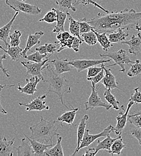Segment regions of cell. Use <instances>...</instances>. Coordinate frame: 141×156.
I'll use <instances>...</instances> for the list:
<instances>
[{
    "mask_svg": "<svg viewBox=\"0 0 141 156\" xmlns=\"http://www.w3.org/2000/svg\"><path fill=\"white\" fill-rule=\"evenodd\" d=\"M141 20V12L125 9L120 12L98 13L88 22L98 33H111L120 28L129 30L135 27Z\"/></svg>",
    "mask_w": 141,
    "mask_h": 156,
    "instance_id": "cell-1",
    "label": "cell"
},
{
    "mask_svg": "<svg viewBox=\"0 0 141 156\" xmlns=\"http://www.w3.org/2000/svg\"><path fill=\"white\" fill-rule=\"evenodd\" d=\"M44 69L45 71L43 72V75L44 74L46 76L44 78V82H48L49 84V87L46 94H48L50 93L57 94L59 97L62 105L69 109L64 103L63 100L65 93H70L72 92V88L69 80L62 74L57 73L49 64H48Z\"/></svg>",
    "mask_w": 141,
    "mask_h": 156,
    "instance_id": "cell-2",
    "label": "cell"
},
{
    "mask_svg": "<svg viewBox=\"0 0 141 156\" xmlns=\"http://www.w3.org/2000/svg\"><path fill=\"white\" fill-rule=\"evenodd\" d=\"M57 121H48L41 116V121L30 127L31 138L41 143L52 144L54 136H59L57 132L59 129Z\"/></svg>",
    "mask_w": 141,
    "mask_h": 156,
    "instance_id": "cell-3",
    "label": "cell"
},
{
    "mask_svg": "<svg viewBox=\"0 0 141 156\" xmlns=\"http://www.w3.org/2000/svg\"><path fill=\"white\" fill-rule=\"evenodd\" d=\"M101 58H109L111 59H112L115 63L112 65L108 66L107 68L115 66H119L121 67V69L120 70V72H125V66L127 64H133L135 62V61H132L129 56L127 55L126 51L124 49H120L117 52H114L112 53H109V54H100Z\"/></svg>",
    "mask_w": 141,
    "mask_h": 156,
    "instance_id": "cell-4",
    "label": "cell"
},
{
    "mask_svg": "<svg viewBox=\"0 0 141 156\" xmlns=\"http://www.w3.org/2000/svg\"><path fill=\"white\" fill-rule=\"evenodd\" d=\"M5 3L16 12H22L28 15H38L42 12L36 5L27 4L19 0H5Z\"/></svg>",
    "mask_w": 141,
    "mask_h": 156,
    "instance_id": "cell-5",
    "label": "cell"
},
{
    "mask_svg": "<svg viewBox=\"0 0 141 156\" xmlns=\"http://www.w3.org/2000/svg\"><path fill=\"white\" fill-rule=\"evenodd\" d=\"M49 57H47L45 59L41 62H25L21 61V64L26 69V73L25 76L28 75H32L33 76H37L41 80L44 81V77L43 75V70L45 69V67L48 65L49 62Z\"/></svg>",
    "mask_w": 141,
    "mask_h": 156,
    "instance_id": "cell-6",
    "label": "cell"
},
{
    "mask_svg": "<svg viewBox=\"0 0 141 156\" xmlns=\"http://www.w3.org/2000/svg\"><path fill=\"white\" fill-rule=\"evenodd\" d=\"M114 126H112V125H109L100 133L96 134V135H90V130L88 129H86L82 140L81 142V145L78 148V149L77 150V151H76L74 156H75L82 148L89 147L97 139L101 137H106L108 135H110L112 132H114Z\"/></svg>",
    "mask_w": 141,
    "mask_h": 156,
    "instance_id": "cell-7",
    "label": "cell"
},
{
    "mask_svg": "<svg viewBox=\"0 0 141 156\" xmlns=\"http://www.w3.org/2000/svg\"><path fill=\"white\" fill-rule=\"evenodd\" d=\"M91 89H92V91H91V95L88 98V101L85 103V110L88 111V110L93 109L97 107H103L105 108L107 111L109 110L112 108V106L109 103L103 102L101 100V98L99 97L97 91L96 90V85L93 82H92Z\"/></svg>",
    "mask_w": 141,
    "mask_h": 156,
    "instance_id": "cell-8",
    "label": "cell"
},
{
    "mask_svg": "<svg viewBox=\"0 0 141 156\" xmlns=\"http://www.w3.org/2000/svg\"><path fill=\"white\" fill-rule=\"evenodd\" d=\"M111 59H76V60H71L69 61V63L70 65L72 66L75 67L78 72H81L83 70L88 69V68L96 66L98 65H101L102 64H104L106 62H109L111 61Z\"/></svg>",
    "mask_w": 141,
    "mask_h": 156,
    "instance_id": "cell-9",
    "label": "cell"
},
{
    "mask_svg": "<svg viewBox=\"0 0 141 156\" xmlns=\"http://www.w3.org/2000/svg\"><path fill=\"white\" fill-rule=\"evenodd\" d=\"M134 104L135 103L133 101H129V103H128L127 107L126 108H124V105L121 106V108L124 111V112H120L119 115L116 118L117 122L115 127H114V132L116 135H121L122 134L126 126L127 121H128V115H129V111Z\"/></svg>",
    "mask_w": 141,
    "mask_h": 156,
    "instance_id": "cell-10",
    "label": "cell"
},
{
    "mask_svg": "<svg viewBox=\"0 0 141 156\" xmlns=\"http://www.w3.org/2000/svg\"><path fill=\"white\" fill-rule=\"evenodd\" d=\"M47 94H44L42 96L37 97L33 101L29 103H19V105L22 106L26 107V111H41L43 110H49V107L46 105V101H44V99L47 97Z\"/></svg>",
    "mask_w": 141,
    "mask_h": 156,
    "instance_id": "cell-11",
    "label": "cell"
},
{
    "mask_svg": "<svg viewBox=\"0 0 141 156\" xmlns=\"http://www.w3.org/2000/svg\"><path fill=\"white\" fill-rule=\"evenodd\" d=\"M75 36H72L70 32L63 31L58 33L57 36V39L58 41H55V43L59 45V48L57 49V52H60L65 49H71L73 40Z\"/></svg>",
    "mask_w": 141,
    "mask_h": 156,
    "instance_id": "cell-12",
    "label": "cell"
},
{
    "mask_svg": "<svg viewBox=\"0 0 141 156\" xmlns=\"http://www.w3.org/2000/svg\"><path fill=\"white\" fill-rule=\"evenodd\" d=\"M41 80V79L37 76H33V77L26 79V85L23 87L20 86V83H18L17 89L23 94L26 95H34L37 90V85Z\"/></svg>",
    "mask_w": 141,
    "mask_h": 156,
    "instance_id": "cell-13",
    "label": "cell"
},
{
    "mask_svg": "<svg viewBox=\"0 0 141 156\" xmlns=\"http://www.w3.org/2000/svg\"><path fill=\"white\" fill-rule=\"evenodd\" d=\"M121 44H125L129 46L128 51L130 54L137 55L141 51V33L137 35H133L129 40H124Z\"/></svg>",
    "mask_w": 141,
    "mask_h": 156,
    "instance_id": "cell-14",
    "label": "cell"
},
{
    "mask_svg": "<svg viewBox=\"0 0 141 156\" xmlns=\"http://www.w3.org/2000/svg\"><path fill=\"white\" fill-rule=\"evenodd\" d=\"M101 65L104 70V76L101 80V83L104 86L106 89H110L111 90L112 89H119L115 77L111 72V69L106 67L104 64H102Z\"/></svg>",
    "mask_w": 141,
    "mask_h": 156,
    "instance_id": "cell-15",
    "label": "cell"
},
{
    "mask_svg": "<svg viewBox=\"0 0 141 156\" xmlns=\"http://www.w3.org/2000/svg\"><path fill=\"white\" fill-rule=\"evenodd\" d=\"M49 62H52L55 67V72L58 74H62L65 72H69L72 70L71 65L69 63L67 58H57L49 60Z\"/></svg>",
    "mask_w": 141,
    "mask_h": 156,
    "instance_id": "cell-16",
    "label": "cell"
},
{
    "mask_svg": "<svg viewBox=\"0 0 141 156\" xmlns=\"http://www.w3.org/2000/svg\"><path fill=\"white\" fill-rule=\"evenodd\" d=\"M44 33L43 31H37L34 34H30L28 35L26 44L25 46V48L24 49H23L22 55L23 58H25L26 56V53L28 51H30L33 46L37 44H39L41 43L40 39L41 36L44 35Z\"/></svg>",
    "mask_w": 141,
    "mask_h": 156,
    "instance_id": "cell-17",
    "label": "cell"
},
{
    "mask_svg": "<svg viewBox=\"0 0 141 156\" xmlns=\"http://www.w3.org/2000/svg\"><path fill=\"white\" fill-rule=\"evenodd\" d=\"M24 136L26 137L28 141L30 142L33 151L35 153L36 156H44L45 151L51 147H53L52 144H44V143H41L36 140L32 139L31 137L27 136L26 135L24 134Z\"/></svg>",
    "mask_w": 141,
    "mask_h": 156,
    "instance_id": "cell-18",
    "label": "cell"
},
{
    "mask_svg": "<svg viewBox=\"0 0 141 156\" xmlns=\"http://www.w3.org/2000/svg\"><path fill=\"white\" fill-rule=\"evenodd\" d=\"M19 14V12H16V13L15 14L13 17L12 18V20H10L6 25L0 28V40L2 41L4 43L6 47L9 45L7 40L9 38V35H10L11 29L13 25V23Z\"/></svg>",
    "mask_w": 141,
    "mask_h": 156,
    "instance_id": "cell-19",
    "label": "cell"
},
{
    "mask_svg": "<svg viewBox=\"0 0 141 156\" xmlns=\"http://www.w3.org/2000/svg\"><path fill=\"white\" fill-rule=\"evenodd\" d=\"M15 141V138L9 141L5 137L4 138H1L0 137V156H12L13 155V145Z\"/></svg>",
    "mask_w": 141,
    "mask_h": 156,
    "instance_id": "cell-20",
    "label": "cell"
},
{
    "mask_svg": "<svg viewBox=\"0 0 141 156\" xmlns=\"http://www.w3.org/2000/svg\"><path fill=\"white\" fill-rule=\"evenodd\" d=\"M121 136V135H119L117 137L112 138L110 136V135H108L103 140H99L97 141V144L95 147L96 153H97L101 150H104L106 151L107 152H108L109 153H111V147H112L113 143L117 139H118L119 137H120Z\"/></svg>",
    "mask_w": 141,
    "mask_h": 156,
    "instance_id": "cell-21",
    "label": "cell"
},
{
    "mask_svg": "<svg viewBox=\"0 0 141 156\" xmlns=\"http://www.w3.org/2000/svg\"><path fill=\"white\" fill-rule=\"evenodd\" d=\"M54 10L56 12L57 14V25H55V28L52 30V33H60L63 32L65 31L64 29V24L65 20L67 18V12L62 11L60 10L56 9L55 8H53Z\"/></svg>",
    "mask_w": 141,
    "mask_h": 156,
    "instance_id": "cell-22",
    "label": "cell"
},
{
    "mask_svg": "<svg viewBox=\"0 0 141 156\" xmlns=\"http://www.w3.org/2000/svg\"><path fill=\"white\" fill-rule=\"evenodd\" d=\"M79 108H75L71 109L69 111L65 112L62 114L60 117L57 118V121L60 122L61 126H63L62 122H65L70 125H73L74 120L76 115V113L78 111Z\"/></svg>",
    "mask_w": 141,
    "mask_h": 156,
    "instance_id": "cell-23",
    "label": "cell"
},
{
    "mask_svg": "<svg viewBox=\"0 0 141 156\" xmlns=\"http://www.w3.org/2000/svg\"><path fill=\"white\" fill-rule=\"evenodd\" d=\"M7 49H4L2 46H0V49L4 51L5 53L7 54L12 61H18L21 57H22V52L23 49L18 46H12L9 44L7 46Z\"/></svg>",
    "mask_w": 141,
    "mask_h": 156,
    "instance_id": "cell-24",
    "label": "cell"
},
{
    "mask_svg": "<svg viewBox=\"0 0 141 156\" xmlns=\"http://www.w3.org/2000/svg\"><path fill=\"white\" fill-rule=\"evenodd\" d=\"M89 119V116L88 115H85L83 118H82L80 123L78 127V132H77V147L76 150L74 151V153L72 154V156H74L76 151L79 147L81 145V142L82 140L83 137L84 135L85 130H86V121Z\"/></svg>",
    "mask_w": 141,
    "mask_h": 156,
    "instance_id": "cell-25",
    "label": "cell"
},
{
    "mask_svg": "<svg viewBox=\"0 0 141 156\" xmlns=\"http://www.w3.org/2000/svg\"><path fill=\"white\" fill-rule=\"evenodd\" d=\"M67 13L68 19L70 22V25H69L70 33L72 36L77 37L79 39H81V40L83 41L82 39L81 38V34H80L79 21L74 20L69 12H67Z\"/></svg>",
    "mask_w": 141,
    "mask_h": 156,
    "instance_id": "cell-26",
    "label": "cell"
},
{
    "mask_svg": "<svg viewBox=\"0 0 141 156\" xmlns=\"http://www.w3.org/2000/svg\"><path fill=\"white\" fill-rule=\"evenodd\" d=\"M17 150L18 156H36L33 149L28 143L25 142V138L22 139L20 146L15 148Z\"/></svg>",
    "mask_w": 141,
    "mask_h": 156,
    "instance_id": "cell-27",
    "label": "cell"
},
{
    "mask_svg": "<svg viewBox=\"0 0 141 156\" xmlns=\"http://www.w3.org/2000/svg\"><path fill=\"white\" fill-rule=\"evenodd\" d=\"M62 137H57V144L51 148L48 149L44 153L45 156H64V154L63 152V148L61 145Z\"/></svg>",
    "mask_w": 141,
    "mask_h": 156,
    "instance_id": "cell-28",
    "label": "cell"
},
{
    "mask_svg": "<svg viewBox=\"0 0 141 156\" xmlns=\"http://www.w3.org/2000/svg\"><path fill=\"white\" fill-rule=\"evenodd\" d=\"M91 30H93L94 32V33L96 34L97 38V41L100 43L101 46L102 47V48L103 49L104 51H107L108 50H109L110 49V48L113 46V44L109 40L108 36H107V33H98L96 31H95L93 28H92Z\"/></svg>",
    "mask_w": 141,
    "mask_h": 156,
    "instance_id": "cell-29",
    "label": "cell"
},
{
    "mask_svg": "<svg viewBox=\"0 0 141 156\" xmlns=\"http://www.w3.org/2000/svg\"><path fill=\"white\" fill-rule=\"evenodd\" d=\"M129 36V33L124 31V29L120 28L117 31L111 33L108 35L109 41L112 43H121L122 41L125 40L126 38Z\"/></svg>",
    "mask_w": 141,
    "mask_h": 156,
    "instance_id": "cell-30",
    "label": "cell"
},
{
    "mask_svg": "<svg viewBox=\"0 0 141 156\" xmlns=\"http://www.w3.org/2000/svg\"><path fill=\"white\" fill-rule=\"evenodd\" d=\"M104 98L105 100L108 101V103L111 105L115 110H119L120 108L118 105L120 104V103L117 100L116 98L112 94L111 90L110 89H106L104 93Z\"/></svg>",
    "mask_w": 141,
    "mask_h": 156,
    "instance_id": "cell-31",
    "label": "cell"
},
{
    "mask_svg": "<svg viewBox=\"0 0 141 156\" xmlns=\"http://www.w3.org/2000/svg\"><path fill=\"white\" fill-rule=\"evenodd\" d=\"M57 44L53 43H45L44 45L39 46L36 48V51H38L41 54L47 55L48 53H50L51 54H53L55 51H57Z\"/></svg>",
    "mask_w": 141,
    "mask_h": 156,
    "instance_id": "cell-32",
    "label": "cell"
},
{
    "mask_svg": "<svg viewBox=\"0 0 141 156\" xmlns=\"http://www.w3.org/2000/svg\"><path fill=\"white\" fill-rule=\"evenodd\" d=\"M141 74V61L139 59H136L135 62L132 64L129 71L127 76L130 78L138 76Z\"/></svg>",
    "mask_w": 141,
    "mask_h": 156,
    "instance_id": "cell-33",
    "label": "cell"
},
{
    "mask_svg": "<svg viewBox=\"0 0 141 156\" xmlns=\"http://www.w3.org/2000/svg\"><path fill=\"white\" fill-rule=\"evenodd\" d=\"M126 148V144L124 142L122 138L119 137L112 144L111 147V154L113 156L114 154L120 155L121 151L123 148Z\"/></svg>",
    "mask_w": 141,
    "mask_h": 156,
    "instance_id": "cell-34",
    "label": "cell"
},
{
    "mask_svg": "<svg viewBox=\"0 0 141 156\" xmlns=\"http://www.w3.org/2000/svg\"><path fill=\"white\" fill-rule=\"evenodd\" d=\"M81 36L83 41L85 42L89 46L95 45L98 42L97 36L93 30L86 33L81 34Z\"/></svg>",
    "mask_w": 141,
    "mask_h": 156,
    "instance_id": "cell-35",
    "label": "cell"
},
{
    "mask_svg": "<svg viewBox=\"0 0 141 156\" xmlns=\"http://www.w3.org/2000/svg\"><path fill=\"white\" fill-rule=\"evenodd\" d=\"M73 1L75 2L76 0H55L56 4L60 6L61 9H70L75 12L76 8L73 5Z\"/></svg>",
    "mask_w": 141,
    "mask_h": 156,
    "instance_id": "cell-36",
    "label": "cell"
},
{
    "mask_svg": "<svg viewBox=\"0 0 141 156\" xmlns=\"http://www.w3.org/2000/svg\"><path fill=\"white\" fill-rule=\"evenodd\" d=\"M57 14L52 8L51 11H49L46 13L43 18L39 20V22H45L48 23H53L55 22H57Z\"/></svg>",
    "mask_w": 141,
    "mask_h": 156,
    "instance_id": "cell-37",
    "label": "cell"
},
{
    "mask_svg": "<svg viewBox=\"0 0 141 156\" xmlns=\"http://www.w3.org/2000/svg\"><path fill=\"white\" fill-rule=\"evenodd\" d=\"M22 33L20 31L15 30L12 34L9 35L10 41L9 44L12 46H18L20 43V37Z\"/></svg>",
    "mask_w": 141,
    "mask_h": 156,
    "instance_id": "cell-38",
    "label": "cell"
},
{
    "mask_svg": "<svg viewBox=\"0 0 141 156\" xmlns=\"http://www.w3.org/2000/svg\"><path fill=\"white\" fill-rule=\"evenodd\" d=\"M47 58V55L41 54L38 51H36L32 54L26 55L24 58L30 61H33L35 62H41L44 60V59Z\"/></svg>",
    "mask_w": 141,
    "mask_h": 156,
    "instance_id": "cell-39",
    "label": "cell"
},
{
    "mask_svg": "<svg viewBox=\"0 0 141 156\" xmlns=\"http://www.w3.org/2000/svg\"><path fill=\"white\" fill-rule=\"evenodd\" d=\"M80 4H83L84 6H85V5H86L88 4H91L94 5L96 7H98L99 9H100L101 10H103L104 13L109 12V10H108L107 9H104V7H103L101 5L98 4V2L94 1V0H76L75 3V5Z\"/></svg>",
    "mask_w": 141,
    "mask_h": 156,
    "instance_id": "cell-40",
    "label": "cell"
},
{
    "mask_svg": "<svg viewBox=\"0 0 141 156\" xmlns=\"http://www.w3.org/2000/svg\"><path fill=\"white\" fill-rule=\"evenodd\" d=\"M80 25V34L86 33L91 31L92 27L88 23V20L85 18L79 20Z\"/></svg>",
    "mask_w": 141,
    "mask_h": 156,
    "instance_id": "cell-41",
    "label": "cell"
},
{
    "mask_svg": "<svg viewBox=\"0 0 141 156\" xmlns=\"http://www.w3.org/2000/svg\"><path fill=\"white\" fill-rule=\"evenodd\" d=\"M128 121L136 127L141 129V114L129 115Z\"/></svg>",
    "mask_w": 141,
    "mask_h": 156,
    "instance_id": "cell-42",
    "label": "cell"
},
{
    "mask_svg": "<svg viewBox=\"0 0 141 156\" xmlns=\"http://www.w3.org/2000/svg\"><path fill=\"white\" fill-rule=\"evenodd\" d=\"M103 69V66L101 64V67L93 66L88 69V73H87V78H92L96 76L98 73H99Z\"/></svg>",
    "mask_w": 141,
    "mask_h": 156,
    "instance_id": "cell-43",
    "label": "cell"
},
{
    "mask_svg": "<svg viewBox=\"0 0 141 156\" xmlns=\"http://www.w3.org/2000/svg\"><path fill=\"white\" fill-rule=\"evenodd\" d=\"M139 87L135 89V93L131 96L129 101H133L135 104L141 103V92L139 91Z\"/></svg>",
    "mask_w": 141,
    "mask_h": 156,
    "instance_id": "cell-44",
    "label": "cell"
},
{
    "mask_svg": "<svg viewBox=\"0 0 141 156\" xmlns=\"http://www.w3.org/2000/svg\"><path fill=\"white\" fill-rule=\"evenodd\" d=\"M104 76V70L103 69L99 73H98L96 76L92 77V78H87V80L88 81H91L95 85L101 82L102 79Z\"/></svg>",
    "mask_w": 141,
    "mask_h": 156,
    "instance_id": "cell-45",
    "label": "cell"
},
{
    "mask_svg": "<svg viewBox=\"0 0 141 156\" xmlns=\"http://www.w3.org/2000/svg\"><path fill=\"white\" fill-rule=\"evenodd\" d=\"M7 54H4L2 55H0V69L1 70V71L2 72V73L7 77V78H10V76L8 72V70H7L6 68H5L4 67L3 65V60L4 59H7Z\"/></svg>",
    "mask_w": 141,
    "mask_h": 156,
    "instance_id": "cell-46",
    "label": "cell"
},
{
    "mask_svg": "<svg viewBox=\"0 0 141 156\" xmlns=\"http://www.w3.org/2000/svg\"><path fill=\"white\" fill-rule=\"evenodd\" d=\"M82 43L83 41L81 40V39H79L77 37H75L71 49H72L75 52H78L79 51V47L82 44Z\"/></svg>",
    "mask_w": 141,
    "mask_h": 156,
    "instance_id": "cell-47",
    "label": "cell"
},
{
    "mask_svg": "<svg viewBox=\"0 0 141 156\" xmlns=\"http://www.w3.org/2000/svg\"><path fill=\"white\" fill-rule=\"evenodd\" d=\"M130 133L138 140L139 144L141 145V129L136 127V129H132L130 130Z\"/></svg>",
    "mask_w": 141,
    "mask_h": 156,
    "instance_id": "cell-48",
    "label": "cell"
},
{
    "mask_svg": "<svg viewBox=\"0 0 141 156\" xmlns=\"http://www.w3.org/2000/svg\"><path fill=\"white\" fill-rule=\"evenodd\" d=\"M96 154L95 148H88L85 151V153L83 154V156H94L96 155Z\"/></svg>",
    "mask_w": 141,
    "mask_h": 156,
    "instance_id": "cell-49",
    "label": "cell"
},
{
    "mask_svg": "<svg viewBox=\"0 0 141 156\" xmlns=\"http://www.w3.org/2000/svg\"><path fill=\"white\" fill-rule=\"evenodd\" d=\"M2 89V88H1V87H0V114H7V111H5L4 110V109L3 108V107H2V106L1 103V93Z\"/></svg>",
    "mask_w": 141,
    "mask_h": 156,
    "instance_id": "cell-50",
    "label": "cell"
},
{
    "mask_svg": "<svg viewBox=\"0 0 141 156\" xmlns=\"http://www.w3.org/2000/svg\"><path fill=\"white\" fill-rule=\"evenodd\" d=\"M135 29H136L137 31H139L141 33V26L139 25V23L137 24V25L135 26Z\"/></svg>",
    "mask_w": 141,
    "mask_h": 156,
    "instance_id": "cell-51",
    "label": "cell"
},
{
    "mask_svg": "<svg viewBox=\"0 0 141 156\" xmlns=\"http://www.w3.org/2000/svg\"><path fill=\"white\" fill-rule=\"evenodd\" d=\"M132 115H138V114H141V111H137V112H134L132 114Z\"/></svg>",
    "mask_w": 141,
    "mask_h": 156,
    "instance_id": "cell-52",
    "label": "cell"
},
{
    "mask_svg": "<svg viewBox=\"0 0 141 156\" xmlns=\"http://www.w3.org/2000/svg\"><path fill=\"white\" fill-rule=\"evenodd\" d=\"M12 86H14V85H1V84H0V87H1V88H5V87H12Z\"/></svg>",
    "mask_w": 141,
    "mask_h": 156,
    "instance_id": "cell-53",
    "label": "cell"
},
{
    "mask_svg": "<svg viewBox=\"0 0 141 156\" xmlns=\"http://www.w3.org/2000/svg\"><path fill=\"white\" fill-rule=\"evenodd\" d=\"M22 1H25V0H22Z\"/></svg>",
    "mask_w": 141,
    "mask_h": 156,
    "instance_id": "cell-54",
    "label": "cell"
}]
</instances>
